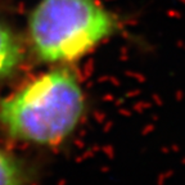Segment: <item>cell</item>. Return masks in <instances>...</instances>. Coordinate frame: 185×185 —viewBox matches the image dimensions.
Listing matches in <instances>:
<instances>
[{
  "label": "cell",
  "instance_id": "277c9868",
  "mask_svg": "<svg viewBox=\"0 0 185 185\" xmlns=\"http://www.w3.org/2000/svg\"><path fill=\"white\" fill-rule=\"evenodd\" d=\"M35 172L22 157L0 147V185H32Z\"/></svg>",
  "mask_w": 185,
  "mask_h": 185
},
{
  "label": "cell",
  "instance_id": "7a4b0ae2",
  "mask_svg": "<svg viewBox=\"0 0 185 185\" xmlns=\"http://www.w3.org/2000/svg\"><path fill=\"white\" fill-rule=\"evenodd\" d=\"M100 0H39L27 18L26 45L39 62L66 66L82 59L120 31Z\"/></svg>",
  "mask_w": 185,
  "mask_h": 185
},
{
  "label": "cell",
  "instance_id": "6da1fadb",
  "mask_svg": "<svg viewBox=\"0 0 185 185\" xmlns=\"http://www.w3.org/2000/svg\"><path fill=\"white\" fill-rule=\"evenodd\" d=\"M85 112L79 77L68 67L54 66L0 98V131L14 141L57 148L77 131Z\"/></svg>",
  "mask_w": 185,
  "mask_h": 185
},
{
  "label": "cell",
  "instance_id": "3957f363",
  "mask_svg": "<svg viewBox=\"0 0 185 185\" xmlns=\"http://www.w3.org/2000/svg\"><path fill=\"white\" fill-rule=\"evenodd\" d=\"M26 54V41L4 21H0V81L19 70Z\"/></svg>",
  "mask_w": 185,
  "mask_h": 185
}]
</instances>
